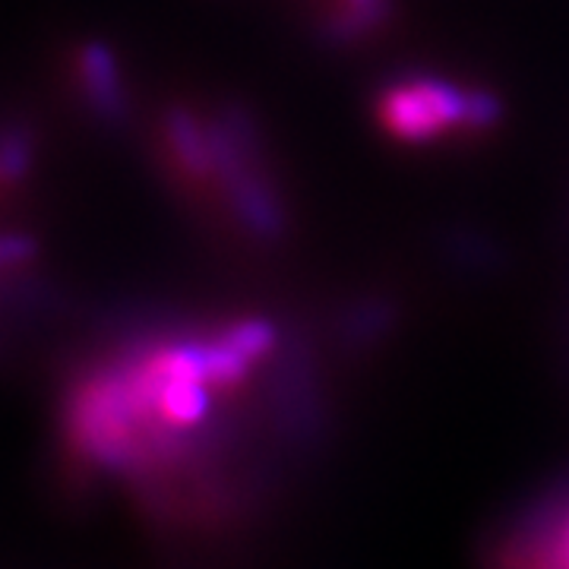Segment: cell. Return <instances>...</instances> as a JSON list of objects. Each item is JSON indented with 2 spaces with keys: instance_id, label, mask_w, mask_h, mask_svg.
<instances>
[{
  "instance_id": "cell-1",
  "label": "cell",
  "mask_w": 569,
  "mask_h": 569,
  "mask_svg": "<svg viewBox=\"0 0 569 569\" xmlns=\"http://www.w3.org/2000/svg\"><path fill=\"white\" fill-rule=\"evenodd\" d=\"M36 149L26 130L0 123V326L41 301V216Z\"/></svg>"
},
{
  "instance_id": "cell-2",
  "label": "cell",
  "mask_w": 569,
  "mask_h": 569,
  "mask_svg": "<svg viewBox=\"0 0 569 569\" xmlns=\"http://www.w3.org/2000/svg\"><path fill=\"white\" fill-rule=\"evenodd\" d=\"M466 104L468 86L418 73L380 89L377 118L392 140L427 146L452 133H466Z\"/></svg>"
},
{
  "instance_id": "cell-3",
  "label": "cell",
  "mask_w": 569,
  "mask_h": 569,
  "mask_svg": "<svg viewBox=\"0 0 569 569\" xmlns=\"http://www.w3.org/2000/svg\"><path fill=\"white\" fill-rule=\"evenodd\" d=\"M392 13L396 0H329L313 20V36L329 51H351L380 36Z\"/></svg>"
},
{
  "instance_id": "cell-4",
  "label": "cell",
  "mask_w": 569,
  "mask_h": 569,
  "mask_svg": "<svg viewBox=\"0 0 569 569\" xmlns=\"http://www.w3.org/2000/svg\"><path fill=\"white\" fill-rule=\"evenodd\" d=\"M396 323V307L383 298H367L348 310L346 339L348 342H377L389 326Z\"/></svg>"
},
{
  "instance_id": "cell-5",
  "label": "cell",
  "mask_w": 569,
  "mask_h": 569,
  "mask_svg": "<svg viewBox=\"0 0 569 569\" xmlns=\"http://www.w3.org/2000/svg\"><path fill=\"white\" fill-rule=\"evenodd\" d=\"M507 118V104L503 99L488 89V86H468L466 104V133L468 137H485L493 133Z\"/></svg>"
}]
</instances>
